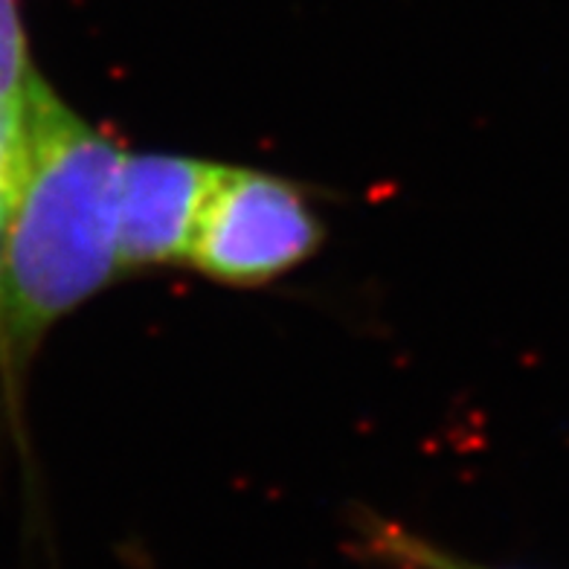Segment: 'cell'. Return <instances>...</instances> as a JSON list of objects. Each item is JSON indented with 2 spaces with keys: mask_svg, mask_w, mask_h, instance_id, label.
Returning a JSON list of instances; mask_svg holds the SVG:
<instances>
[{
  "mask_svg": "<svg viewBox=\"0 0 569 569\" xmlns=\"http://www.w3.org/2000/svg\"><path fill=\"white\" fill-rule=\"evenodd\" d=\"M126 158L36 73L21 102V180L0 273V378L12 396L47 335L122 273Z\"/></svg>",
  "mask_w": 569,
  "mask_h": 569,
  "instance_id": "obj_1",
  "label": "cell"
},
{
  "mask_svg": "<svg viewBox=\"0 0 569 569\" xmlns=\"http://www.w3.org/2000/svg\"><path fill=\"white\" fill-rule=\"evenodd\" d=\"M322 239V221L293 183L224 166L203 207L187 264L212 282L256 288L306 264Z\"/></svg>",
  "mask_w": 569,
  "mask_h": 569,
  "instance_id": "obj_2",
  "label": "cell"
},
{
  "mask_svg": "<svg viewBox=\"0 0 569 569\" xmlns=\"http://www.w3.org/2000/svg\"><path fill=\"white\" fill-rule=\"evenodd\" d=\"M221 163L187 154H128L120 183V268L187 262Z\"/></svg>",
  "mask_w": 569,
  "mask_h": 569,
  "instance_id": "obj_3",
  "label": "cell"
},
{
  "mask_svg": "<svg viewBox=\"0 0 569 569\" xmlns=\"http://www.w3.org/2000/svg\"><path fill=\"white\" fill-rule=\"evenodd\" d=\"M355 529L363 543L367 558L375 563L392 569H502L477 563L465 555L445 549L433 540L421 538L419 532H410L407 526L392 523L381 515H358Z\"/></svg>",
  "mask_w": 569,
  "mask_h": 569,
  "instance_id": "obj_4",
  "label": "cell"
},
{
  "mask_svg": "<svg viewBox=\"0 0 569 569\" xmlns=\"http://www.w3.org/2000/svg\"><path fill=\"white\" fill-rule=\"evenodd\" d=\"M18 0H0V108H18L36 79Z\"/></svg>",
  "mask_w": 569,
  "mask_h": 569,
  "instance_id": "obj_5",
  "label": "cell"
},
{
  "mask_svg": "<svg viewBox=\"0 0 569 569\" xmlns=\"http://www.w3.org/2000/svg\"><path fill=\"white\" fill-rule=\"evenodd\" d=\"M18 180H21V106L0 108V273L3 248L12 207H16Z\"/></svg>",
  "mask_w": 569,
  "mask_h": 569,
  "instance_id": "obj_6",
  "label": "cell"
}]
</instances>
